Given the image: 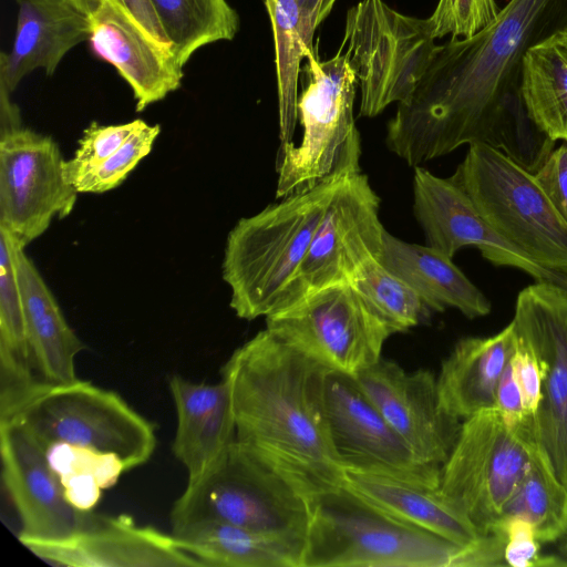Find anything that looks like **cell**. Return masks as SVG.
Returning <instances> with one entry per match:
<instances>
[{"instance_id": "cell-1", "label": "cell", "mask_w": 567, "mask_h": 567, "mask_svg": "<svg viewBox=\"0 0 567 567\" xmlns=\"http://www.w3.org/2000/svg\"><path fill=\"white\" fill-rule=\"evenodd\" d=\"M567 24V0H509L496 20L468 38L437 45L408 101L386 125V147L410 166L462 145H492L496 116L522 99L529 48Z\"/></svg>"}, {"instance_id": "cell-2", "label": "cell", "mask_w": 567, "mask_h": 567, "mask_svg": "<svg viewBox=\"0 0 567 567\" xmlns=\"http://www.w3.org/2000/svg\"><path fill=\"white\" fill-rule=\"evenodd\" d=\"M327 372L267 328L221 368L236 441L311 499L343 486L326 417Z\"/></svg>"}, {"instance_id": "cell-3", "label": "cell", "mask_w": 567, "mask_h": 567, "mask_svg": "<svg viewBox=\"0 0 567 567\" xmlns=\"http://www.w3.org/2000/svg\"><path fill=\"white\" fill-rule=\"evenodd\" d=\"M504 544L483 534L461 545L406 524L341 486L312 499L301 567H496Z\"/></svg>"}, {"instance_id": "cell-4", "label": "cell", "mask_w": 567, "mask_h": 567, "mask_svg": "<svg viewBox=\"0 0 567 567\" xmlns=\"http://www.w3.org/2000/svg\"><path fill=\"white\" fill-rule=\"evenodd\" d=\"M359 169L337 172L237 221L227 236L221 265L237 317L254 320L275 310L329 202L344 177Z\"/></svg>"}, {"instance_id": "cell-5", "label": "cell", "mask_w": 567, "mask_h": 567, "mask_svg": "<svg viewBox=\"0 0 567 567\" xmlns=\"http://www.w3.org/2000/svg\"><path fill=\"white\" fill-rule=\"evenodd\" d=\"M312 499L235 441L187 485L171 511L172 530L220 522L306 539Z\"/></svg>"}, {"instance_id": "cell-6", "label": "cell", "mask_w": 567, "mask_h": 567, "mask_svg": "<svg viewBox=\"0 0 567 567\" xmlns=\"http://www.w3.org/2000/svg\"><path fill=\"white\" fill-rule=\"evenodd\" d=\"M307 83L297 100L300 143L279 146L276 198L307 190L346 169L360 168V134L354 122L357 80L339 49L320 61L307 55Z\"/></svg>"}, {"instance_id": "cell-7", "label": "cell", "mask_w": 567, "mask_h": 567, "mask_svg": "<svg viewBox=\"0 0 567 567\" xmlns=\"http://www.w3.org/2000/svg\"><path fill=\"white\" fill-rule=\"evenodd\" d=\"M43 446L68 443L114 453L127 471L145 464L157 439L155 425L116 392L89 381H40L12 416Z\"/></svg>"}, {"instance_id": "cell-8", "label": "cell", "mask_w": 567, "mask_h": 567, "mask_svg": "<svg viewBox=\"0 0 567 567\" xmlns=\"http://www.w3.org/2000/svg\"><path fill=\"white\" fill-rule=\"evenodd\" d=\"M450 176L504 238L545 268L567 274V223L535 176L489 145H468Z\"/></svg>"}, {"instance_id": "cell-9", "label": "cell", "mask_w": 567, "mask_h": 567, "mask_svg": "<svg viewBox=\"0 0 567 567\" xmlns=\"http://www.w3.org/2000/svg\"><path fill=\"white\" fill-rule=\"evenodd\" d=\"M533 416L509 426L495 408L462 421L441 467L440 491L478 530L492 533L532 461Z\"/></svg>"}, {"instance_id": "cell-10", "label": "cell", "mask_w": 567, "mask_h": 567, "mask_svg": "<svg viewBox=\"0 0 567 567\" xmlns=\"http://www.w3.org/2000/svg\"><path fill=\"white\" fill-rule=\"evenodd\" d=\"M429 18L403 14L383 0H362L347 11L340 50L360 89L359 115L373 117L414 92L434 55Z\"/></svg>"}, {"instance_id": "cell-11", "label": "cell", "mask_w": 567, "mask_h": 567, "mask_svg": "<svg viewBox=\"0 0 567 567\" xmlns=\"http://www.w3.org/2000/svg\"><path fill=\"white\" fill-rule=\"evenodd\" d=\"M265 319L268 330L328 371L354 378L381 359L393 334L348 281L319 289Z\"/></svg>"}, {"instance_id": "cell-12", "label": "cell", "mask_w": 567, "mask_h": 567, "mask_svg": "<svg viewBox=\"0 0 567 567\" xmlns=\"http://www.w3.org/2000/svg\"><path fill=\"white\" fill-rule=\"evenodd\" d=\"M379 209L380 198L368 176L361 169L348 174L329 202L303 260L271 313L319 289L347 282L364 264L380 259L386 229Z\"/></svg>"}, {"instance_id": "cell-13", "label": "cell", "mask_w": 567, "mask_h": 567, "mask_svg": "<svg viewBox=\"0 0 567 567\" xmlns=\"http://www.w3.org/2000/svg\"><path fill=\"white\" fill-rule=\"evenodd\" d=\"M58 143L22 124L0 130V228L22 247L69 216L78 190Z\"/></svg>"}, {"instance_id": "cell-14", "label": "cell", "mask_w": 567, "mask_h": 567, "mask_svg": "<svg viewBox=\"0 0 567 567\" xmlns=\"http://www.w3.org/2000/svg\"><path fill=\"white\" fill-rule=\"evenodd\" d=\"M512 322L538 358L543 400L533 415L535 433L567 486V290L549 281L527 286Z\"/></svg>"}, {"instance_id": "cell-15", "label": "cell", "mask_w": 567, "mask_h": 567, "mask_svg": "<svg viewBox=\"0 0 567 567\" xmlns=\"http://www.w3.org/2000/svg\"><path fill=\"white\" fill-rule=\"evenodd\" d=\"M392 430L422 464L442 467L457 440L462 420L442 405L433 372H409L380 359L355 377Z\"/></svg>"}, {"instance_id": "cell-16", "label": "cell", "mask_w": 567, "mask_h": 567, "mask_svg": "<svg viewBox=\"0 0 567 567\" xmlns=\"http://www.w3.org/2000/svg\"><path fill=\"white\" fill-rule=\"evenodd\" d=\"M412 188L413 213L426 245L451 258L461 248L472 246L494 266L513 267L536 281H549L567 290V274L543 267L504 238L450 177L415 166Z\"/></svg>"}, {"instance_id": "cell-17", "label": "cell", "mask_w": 567, "mask_h": 567, "mask_svg": "<svg viewBox=\"0 0 567 567\" xmlns=\"http://www.w3.org/2000/svg\"><path fill=\"white\" fill-rule=\"evenodd\" d=\"M35 556L64 567H197L172 534L137 525L131 517L86 512L72 535L44 540L19 537Z\"/></svg>"}, {"instance_id": "cell-18", "label": "cell", "mask_w": 567, "mask_h": 567, "mask_svg": "<svg viewBox=\"0 0 567 567\" xmlns=\"http://www.w3.org/2000/svg\"><path fill=\"white\" fill-rule=\"evenodd\" d=\"M324 410L342 466L379 468L440 485L441 468L413 456L354 377L327 372Z\"/></svg>"}, {"instance_id": "cell-19", "label": "cell", "mask_w": 567, "mask_h": 567, "mask_svg": "<svg viewBox=\"0 0 567 567\" xmlns=\"http://www.w3.org/2000/svg\"><path fill=\"white\" fill-rule=\"evenodd\" d=\"M2 482L21 522L19 537L55 540L74 534L86 512L71 506L39 441L20 422L0 421Z\"/></svg>"}, {"instance_id": "cell-20", "label": "cell", "mask_w": 567, "mask_h": 567, "mask_svg": "<svg viewBox=\"0 0 567 567\" xmlns=\"http://www.w3.org/2000/svg\"><path fill=\"white\" fill-rule=\"evenodd\" d=\"M90 45L130 85L142 112L179 89L184 65L171 43L152 37L120 0H99L89 16Z\"/></svg>"}, {"instance_id": "cell-21", "label": "cell", "mask_w": 567, "mask_h": 567, "mask_svg": "<svg viewBox=\"0 0 567 567\" xmlns=\"http://www.w3.org/2000/svg\"><path fill=\"white\" fill-rule=\"evenodd\" d=\"M343 486L371 506L461 545L481 535L441 493L440 485L384 470L343 466Z\"/></svg>"}, {"instance_id": "cell-22", "label": "cell", "mask_w": 567, "mask_h": 567, "mask_svg": "<svg viewBox=\"0 0 567 567\" xmlns=\"http://www.w3.org/2000/svg\"><path fill=\"white\" fill-rule=\"evenodd\" d=\"M12 48L0 54V87L12 93L37 69L52 75L64 56L89 41V17L68 0H17Z\"/></svg>"}, {"instance_id": "cell-23", "label": "cell", "mask_w": 567, "mask_h": 567, "mask_svg": "<svg viewBox=\"0 0 567 567\" xmlns=\"http://www.w3.org/2000/svg\"><path fill=\"white\" fill-rule=\"evenodd\" d=\"M516 346L512 321L496 334L460 339L436 377L443 408L462 421L493 409L498 382Z\"/></svg>"}, {"instance_id": "cell-24", "label": "cell", "mask_w": 567, "mask_h": 567, "mask_svg": "<svg viewBox=\"0 0 567 567\" xmlns=\"http://www.w3.org/2000/svg\"><path fill=\"white\" fill-rule=\"evenodd\" d=\"M16 264L33 363L49 383L76 381L75 358L86 346L68 323L24 247L18 246Z\"/></svg>"}, {"instance_id": "cell-25", "label": "cell", "mask_w": 567, "mask_h": 567, "mask_svg": "<svg viewBox=\"0 0 567 567\" xmlns=\"http://www.w3.org/2000/svg\"><path fill=\"white\" fill-rule=\"evenodd\" d=\"M381 262L406 281L436 312L458 310L468 319L487 316L488 298L442 251L385 233Z\"/></svg>"}, {"instance_id": "cell-26", "label": "cell", "mask_w": 567, "mask_h": 567, "mask_svg": "<svg viewBox=\"0 0 567 567\" xmlns=\"http://www.w3.org/2000/svg\"><path fill=\"white\" fill-rule=\"evenodd\" d=\"M178 545L202 567H301L305 539L255 532L220 522L173 529Z\"/></svg>"}, {"instance_id": "cell-27", "label": "cell", "mask_w": 567, "mask_h": 567, "mask_svg": "<svg viewBox=\"0 0 567 567\" xmlns=\"http://www.w3.org/2000/svg\"><path fill=\"white\" fill-rule=\"evenodd\" d=\"M520 93L534 122L567 143V39L560 31L527 50Z\"/></svg>"}, {"instance_id": "cell-28", "label": "cell", "mask_w": 567, "mask_h": 567, "mask_svg": "<svg viewBox=\"0 0 567 567\" xmlns=\"http://www.w3.org/2000/svg\"><path fill=\"white\" fill-rule=\"evenodd\" d=\"M271 23L278 91L279 141L293 143L300 63L315 52L297 0H264Z\"/></svg>"}, {"instance_id": "cell-29", "label": "cell", "mask_w": 567, "mask_h": 567, "mask_svg": "<svg viewBox=\"0 0 567 567\" xmlns=\"http://www.w3.org/2000/svg\"><path fill=\"white\" fill-rule=\"evenodd\" d=\"M159 24L185 66L200 48L233 40L239 16L227 0H151Z\"/></svg>"}, {"instance_id": "cell-30", "label": "cell", "mask_w": 567, "mask_h": 567, "mask_svg": "<svg viewBox=\"0 0 567 567\" xmlns=\"http://www.w3.org/2000/svg\"><path fill=\"white\" fill-rule=\"evenodd\" d=\"M505 516L527 519L542 544L559 542L567 534V486L539 442L528 470L504 508L502 517Z\"/></svg>"}, {"instance_id": "cell-31", "label": "cell", "mask_w": 567, "mask_h": 567, "mask_svg": "<svg viewBox=\"0 0 567 567\" xmlns=\"http://www.w3.org/2000/svg\"><path fill=\"white\" fill-rule=\"evenodd\" d=\"M348 282L393 334L405 332L436 313L423 296L380 259L364 264Z\"/></svg>"}, {"instance_id": "cell-32", "label": "cell", "mask_w": 567, "mask_h": 567, "mask_svg": "<svg viewBox=\"0 0 567 567\" xmlns=\"http://www.w3.org/2000/svg\"><path fill=\"white\" fill-rule=\"evenodd\" d=\"M555 142L534 122L520 99L498 113L491 146L535 175L554 151Z\"/></svg>"}, {"instance_id": "cell-33", "label": "cell", "mask_w": 567, "mask_h": 567, "mask_svg": "<svg viewBox=\"0 0 567 567\" xmlns=\"http://www.w3.org/2000/svg\"><path fill=\"white\" fill-rule=\"evenodd\" d=\"M18 246L12 236L0 228V351L33 363L17 274Z\"/></svg>"}, {"instance_id": "cell-34", "label": "cell", "mask_w": 567, "mask_h": 567, "mask_svg": "<svg viewBox=\"0 0 567 567\" xmlns=\"http://www.w3.org/2000/svg\"><path fill=\"white\" fill-rule=\"evenodd\" d=\"M168 383L177 415L172 451L179 460L197 431L228 394V388L223 380L215 384L197 383L178 374L172 375Z\"/></svg>"}, {"instance_id": "cell-35", "label": "cell", "mask_w": 567, "mask_h": 567, "mask_svg": "<svg viewBox=\"0 0 567 567\" xmlns=\"http://www.w3.org/2000/svg\"><path fill=\"white\" fill-rule=\"evenodd\" d=\"M161 132L158 124L146 122L104 162L95 167L69 173L78 193L101 194L120 186L128 174L146 157Z\"/></svg>"}, {"instance_id": "cell-36", "label": "cell", "mask_w": 567, "mask_h": 567, "mask_svg": "<svg viewBox=\"0 0 567 567\" xmlns=\"http://www.w3.org/2000/svg\"><path fill=\"white\" fill-rule=\"evenodd\" d=\"M42 447L58 480L72 474H87L106 489L114 486L127 471L125 463L114 453L68 443H50Z\"/></svg>"}, {"instance_id": "cell-37", "label": "cell", "mask_w": 567, "mask_h": 567, "mask_svg": "<svg viewBox=\"0 0 567 567\" xmlns=\"http://www.w3.org/2000/svg\"><path fill=\"white\" fill-rule=\"evenodd\" d=\"M235 439L236 426L228 392L179 458L187 470V482H193L204 474Z\"/></svg>"}, {"instance_id": "cell-38", "label": "cell", "mask_w": 567, "mask_h": 567, "mask_svg": "<svg viewBox=\"0 0 567 567\" xmlns=\"http://www.w3.org/2000/svg\"><path fill=\"white\" fill-rule=\"evenodd\" d=\"M499 10L495 0H439L429 19L435 39L468 38L492 24Z\"/></svg>"}, {"instance_id": "cell-39", "label": "cell", "mask_w": 567, "mask_h": 567, "mask_svg": "<svg viewBox=\"0 0 567 567\" xmlns=\"http://www.w3.org/2000/svg\"><path fill=\"white\" fill-rule=\"evenodd\" d=\"M144 122L141 118L116 125H101L92 122L79 140L73 158L66 161V173L97 166L120 150Z\"/></svg>"}, {"instance_id": "cell-40", "label": "cell", "mask_w": 567, "mask_h": 567, "mask_svg": "<svg viewBox=\"0 0 567 567\" xmlns=\"http://www.w3.org/2000/svg\"><path fill=\"white\" fill-rule=\"evenodd\" d=\"M499 530L505 539L504 563L513 567L567 566L559 555H543L533 525L519 516L502 517L493 530ZM492 530V532H493Z\"/></svg>"}, {"instance_id": "cell-41", "label": "cell", "mask_w": 567, "mask_h": 567, "mask_svg": "<svg viewBox=\"0 0 567 567\" xmlns=\"http://www.w3.org/2000/svg\"><path fill=\"white\" fill-rule=\"evenodd\" d=\"M512 363L525 399L527 412L533 416L538 411L543 400V374L535 352L518 337Z\"/></svg>"}, {"instance_id": "cell-42", "label": "cell", "mask_w": 567, "mask_h": 567, "mask_svg": "<svg viewBox=\"0 0 567 567\" xmlns=\"http://www.w3.org/2000/svg\"><path fill=\"white\" fill-rule=\"evenodd\" d=\"M534 176L567 223V143L554 150Z\"/></svg>"}, {"instance_id": "cell-43", "label": "cell", "mask_w": 567, "mask_h": 567, "mask_svg": "<svg viewBox=\"0 0 567 567\" xmlns=\"http://www.w3.org/2000/svg\"><path fill=\"white\" fill-rule=\"evenodd\" d=\"M494 408L509 426H519L528 416L525 399L514 372L512 359L496 389Z\"/></svg>"}, {"instance_id": "cell-44", "label": "cell", "mask_w": 567, "mask_h": 567, "mask_svg": "<svg viewBox=\"0 0 567 567\" xmlns=\"http://www.w3.org/2000/svg\"><path fill=\"white\" fill-rule=\"evenodd\" d=\"M76 9L89 16L97 7L99 0H68ZM132 12L140 24L155 39L169 43L159 24L151 0H120Z\"/></svg>"}, {"instance_id": "cell-45", "label": "cell", "mask_w": 567, "mask_h": 567, "mask_svg": "<svg viewBox=\"0 0 567 567\" xmlns=\"http://www.w3.org/2000/svg\"><path fill=\"white\" fill-rule=\"evenodd\" d=\"M308 39L313 42L317 28L329 16L337 0H297Z\"/></svg>"}, {"instance_id": "cell-46", "label": "cell", "mask_w": 567, "mask_h": 567, "mask_svg": "<svg viewBox=\"0 0 567 567\" xmlns=\"http://www.w3.org/2000/svg\"><path fill=\"white\" fill-rule=\"evenodd\" d=\"M558 555L567 561V534L559 540Z\"/></svg>"}, {"instance_id": "cell-47", "label": "cell", "mask_w": 567, "mask_h": 567, "mask_svg": "<svg viewBox=\"0 0 567 567\" xmlns=\"http://www.w3.org/2000/svg\"><path fill=\"white\" fill-rule=\"evenodd\" d=\"M564 37L567 39V24L565 25V28L560 31Z\"/></svg>"}]
</instances>
